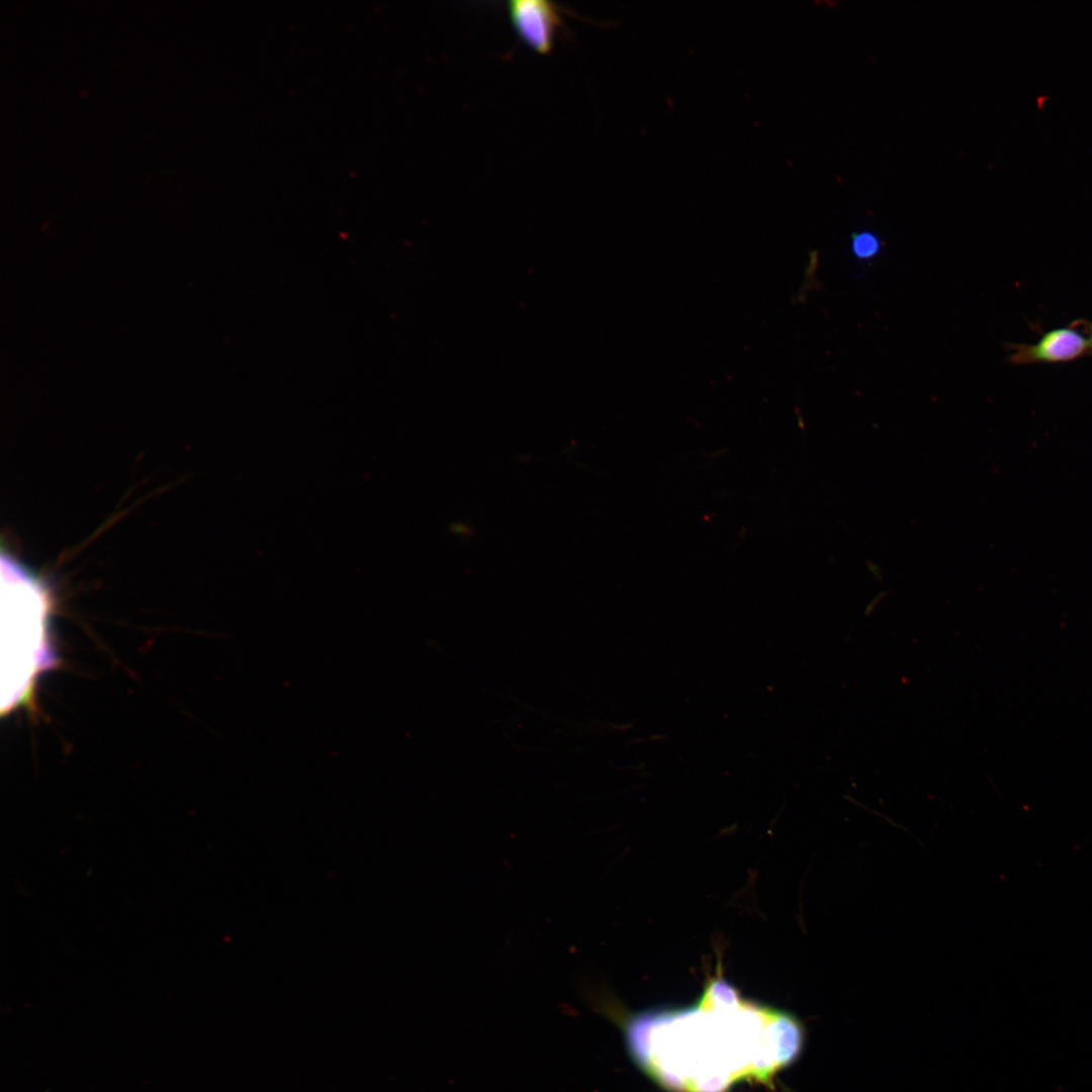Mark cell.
Returning <instances> with one entry per match:
<instances>
[{
  "mask_svg": "<svg viewBox=\"0 0 1092 1092\" xmlns=\"http://www.w3.org/2000/svg\"><path fill=\"white\" fill-rule=\"evenodd\" d=\"M881 240L871 232H858L851 236L850 252L861 262L874 260L881 252Z\"/></svg>",
  "mask_w": 1092,
  "mask_h": 1092,
  "instance_id": "4",
  "label": "cell"
},
{
  "mask_svg": "<svg viewBox=\"0 0 1092 1092\" xmlns=\"http://www.w3.org/2000/svg\"><path fill=\"white\" fill-rule=\"evenodd\" d=\"M1072 325L1079 329L1086 336L1090 352H1092V323L1085 320H1079Z\"/></svg>",
  "mask_w": 1092,
  "mask_h": 1092,
  "instance_id": "5",
  "label": "cell"
},
{
  "mask_svg": "<svg viewBox=\"0 0 1092 1092\" xmlns=\"http://www.w3.org/2000/svg\"><path fill=\"white\" fill-rule=\"evenodd\" d=\"M1013 350L1010 361L1018 365L1069 362L1090 352L1086 336L1073 325L1048 331L1035 343Z\"/></svg>",
  "mask_w": 1092,
  "mask_h": 1092,
  "instance_id": "2",
  "label": "cell"
},
{
  "mask_svg": "<svg viewBox=\"0 0 1092 1092\" xmlns=\"http://www.w3.org/2000/svg\"><path fill=\"white\" fill-rule=\"evenodd\" d=\"M2 632L7 639V709L27 697L32 680L50 665L49 599L40 581L10 556L1 558ZM3 663V665L5 664ZM3 671V673L5 672ZM3 679V680H5Z\"/></svg>",
  "mask_w": 1092,
  "mask_h": 1092,
  "instance_id": "1",
  "label": "cell"
},
{
  "mask_svg": "<svg viewBox=\"0 0 1092 1092\" xmlns=\"http://www.w3.org/2000/svg\"><path fill=\"white\" fill-rule=\"evenodd\" d=\"M508 9L519 35L531 48L547 53L551 50L561 19L557 6L547 0H512Z\"/></svg>",
  "mask_w": 1092,
  "mask_h": 1092,
  "instance_id": "3",
  "label": "cell"
}]
</instances>
